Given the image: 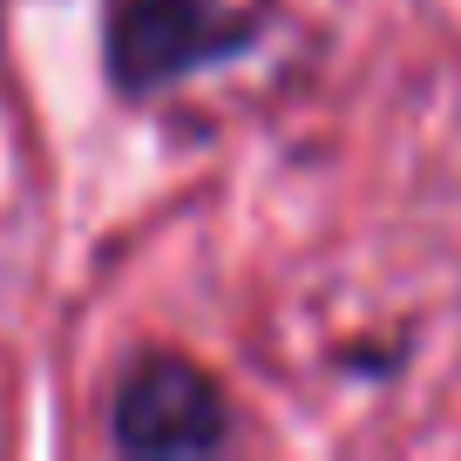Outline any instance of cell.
<instances>
[{"label": "cell", "mask_w": 461, "mask_h": 461, "mask_svg": "<svg viewBox=\"0 0 461 461\" xmlns=\"http://www.w3.org/2000/svg\"><path fill=\"white\" fill-rule=\"evenodd\" d=\"M258 41L245 14H224L217 0H122L109 14V75L122 95L170 88L176 75L230 61Z\"/></svg>", "instance_id": "cell-1"}, {"label": "cell", "mask_w": 461, "mask_h": 461, "mask_svg": "<svg viewBox=\"0 0 461 461\" xmlns=\"http://www.w3.org/2000/svg\"><path fill=\"white\" fill-rule=\"evenodd\" d=\"M224 393L176 353H149L115 387V447L122 455H211L224 447Z\"/></svg>", "instance_id": "cell-2"}]
</instances>
